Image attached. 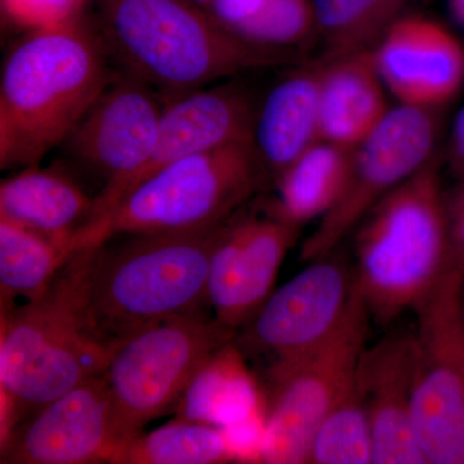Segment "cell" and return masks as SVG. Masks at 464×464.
Segmentation results:
<instances>
[{
    "label": "cell",
    "mask_w": 464,
    "mask_h": 464,
    "mask_svg": "<svg viewBox=\"0 0 464 464\" xmlns=\"http://www.w3.org/2000/svg\"><path fill=\"white\" fill-rule=\"evenodd\" d=\"M307 463H373V433L359 368L346 392L317 427Z\"/></svg>",
    "instance_id": "25"
},
{
    "label": "cell",
    "mask_w": 464,
    "mask_h": 464,
    "mask_svg": "<svg viewBox=\"0 0 464 464\" xmlns=\"http://www.w3.org/2000/svg\"><path fill=\"white\" fill-rule=\"evenodd\" d=\"M92 248L76 253L41 298L2 315L0 447L45 405L105 374L121 344L101 335L88 311Z\"/></svg>",
    "instance_id": "1"
},
{
    "label": "cell",
    "mask_w": 464,
    "mask_h": 464,
    "mask_svg": "<svg viewBox=\"0 0 464 464\" xmlns=\"http://www.w3.org/2000/svg\"><path fill=\"white\" fill-rule=\"evenodd\" d=\"M450 8L458 23L464 26V0H451Z\"/></svg>",
    "instance_id": "32"
},
{
    "label": "cell",
    "mask_w": 464,
    "mask_h": 464,
    "mask_svg": "<svg viewBox=\"0 0 464 464\" xmlns=\"http://www.w3.org/2000/svg\"><path fill=\"white\" fill-rule=\"evenodd\" d=\"M373 53L382 82L402 105L435 108L464 83L463 45L430 18H398Z\"/></svg>",
    "instance_id": "15"
},
{
    "label": "cell",
    "mask_w": 464,
    "mask_h": 464,
    "mask_svg": "<svg viewBox=\"0 0 464 464\" xmlns=\"http://www.w3.org/2000/svg\"><path fill=\"white\" fill-rule=\"evenodd\" d=\"M256 111L252 99L234 84L207 85L164 100L157 142L148 163L128 182L119 201L173 161L235 143H253Z\"/></svg>",
    "instance_id": "16"
},
{
    "label": "cell",
    "mask_w": 464,
    "mask_h": 464,
    "mask_svg": "<svg viewBox=\"0 0 464 464\" xmlns=\"http://www.w3.org/2000/svg\"><path fill=\"white\" fill-rule=\"evenodd\" d=\"M450 164L453 172L464 179V108L457 116L451 137Z\"/></svg>",
    "instance_id": "31"
},
{
    "label": "cell",
    "mask_w": 464,
    "mask_h": 464,
    "mask_svg": "<svg viewBox=\"0 0 464 464\" xmlns=\"http://www.w3.org/2000/svg\"><path fill=\"white\" fill-rule=\"evenodd\" d=\"M405 0H313L316 27L337 56L365 50L389 30Z\"/></svg>",
    "instance_id": "26"
},
{
    "label": "cell",
    "mask_w": 464,
    "mask_h": 464,
    "mask_svg": "<svg viewBox=\"0 0 464 464\" xmlns=\"http://www.w3.org/2000/svg\"><path fill=\"white\" fill-rule=\"evenodd\" d=\"M91 0H0L2 12L9 23L25 30L53 29L83 18Z\"/></svg>",
    "instance_id": "28"
},
{
    "label": "cell",
    "mask_w": 464,
    "mask_h": 464,
    "mask_svg": "<svg viewBox=\"0 0 464 464\" xmlns=\"http://www.w3.org/2000/svg\"><path fill=\"white\" fill-rule=\"evenodd\" d=\"M225 225L188 234L124 235L92 248L85 293L90 316L119 344L174 317L203 314L210 259Z\"/></svg>",
    "instance_id": "4"
},
{
    "label": "cell",
    "mask_w": 464,
    "mask_h": 464,
    "mask_svg": "<svg viewBox=\"0 0 464 464\" xmlns=\"http://www.w3.org/2000/svg\"><path fill=\"white\" fill-rule=\"evenodd\" d=\"M299 228L267 215L227 224L217 241L208 276V304L237 333L274 293L284 258Z\"/></svg>",
    "instance_id": "14"
},
{
    "label": "cell",
    "mask_w": 464,
    "mask_h": 464,
    "mask_svg": "<svg viewBox=\"0 0 464 464\" xmlns=\"http://www.w3.org/2000/svg\"><path fill=\"white\" fill-rule=\"evenodd\" d=\"M372 323L356 285L350 311L334 334L304 355L268 365L262 463H307L317 427L355 378Z\"/></svg>",
    "instance_id": "8"
},
{
    "label": "cell",
    "mask_w": 464,
    "mask_h": 464,
    "mask_svg": "<svg viewBox=\"0 0 464 464\" xmlns=\"http://www.w3.org/2000/svg\"><path fill=\"white\" fill-rule=\"evenodd\" d=\"M323 67L279 82L256 111L253 145L262 166L280 174L319 139Z\"/></svg>",
    "instance_id": "20"
},
{
    "label": "cell",
    "mask_w": 464,
    "mask_h": 464,
    "mask_svg": "<svg viewBox=\"0 0 464 464\" xmlns=\"http://www.w3.org/2000/svg\"><path fill=\"white\" fill-rule=\"evenodd\" d=\"M353 274L373 323L417 311L447 273V201L438 159L396 186L357 226Z\"/></svg>",
    "instance_id": "5"
},
{
    "label": "cell",
    "mask_w": 464,
    "mask_h": 464,
    "mask_svg": "<svg viewBox=\"0 0 464 464\" xmlns=\"http://www.w3.org/2000/svg\"><path fill=\"white\" fill-rule=\"evenodd\" d=\"M235 462L224 430L176 420L125 445L118 464H221Z\"/></svg>",
    "instance_id": "24"
},
{
    "label": "cell",
    "mask_w": 464,
    "mask_h": 464,
    "mask_svg": "<svg viewBox=\"0 0 464 464\" xmlns=\"http://www.w3.org/2000/svg\"><path fill=\"white\" fill-rule=\"evenodd\" d=\"M316 26L313 0H267L252 20L235 32L240 39L264 50L297 44Z\"/></svg>",
    "instance_id": "27"
},
{
    "label": "cell",
    "mask_w": 464,
    "mask_h": 464,
    "mask_svg": "<svg viewBox=\"0 0 464 464\" xmlns=\"http://www.w3.org/2000/svg\"><path fill=\"white\" fill-rule=\"evenodd\" d=\"M355 289L353 266L337 250L308 262L237 331L235 344L244 355L264 356L270 364L304 355L338 331Z\"/></svg>",
    "instance_id": "12"
},
{
    "label": "cell",
    "mask_w": 464,
    "mask_h": 464,
    "mask_svg": "<svg viewBox=\"0 0 464 464\" xmlns=\"http://www.w3.org/2000/svg\"><path fill=\"white\" fill-rule=\"evenodd\" d=\"M109 54L84 18L26 33L0 74V168L38 166L65 143L112 74Z\"/></svg>",
    "instance_id": "2"
},
{
    "label": "cell",
    "mask_w": 464,
    "mask_h": 464,
    "mask_svg": "<svg viewBox=\"0 0 464 464\" xmlns=\"http://www.w3.org/2000/svg\"><path fill=\"white\" fill-rule=\"evenodd\" d=\"M96 198L90 197L72 174L57 167L23 168L0 185V217L48 239L83 249L82 235Z\"/></svg>",
    "instance_id": "18"
},
{
    "label": "cell",
    "mask_w": 464,
    "mask_h": 464,
    "mask_svg": "<svg viewBox=\"0 0 464 464\" xmlns=\"http://www.w3.org/2000/svg\"><path fill=\"white\" fill-rule=\"evenodd\" d=\"M430 110L401 103L353 150L344 190L302 244V262L335 252L382 198L433 157L436 121Z\"/></svg>",
    "instance_id": "10"
},
{
    "label": "cell",
    "mask_w": 464,
    "mask_h": 464,
    "mask_svg": "<svg viewBox=\"0 0 464 464\" xmlns=\"http://www.w3.org/2000/svg\"><path fill=\"white\" fill-rule=\"evenodd\" d=\"M267 0H210L207 11L231 33L252 20Z\"/></svg>",
    "instance_id": "30"
},
{
    "label": "cell",
    "mask_w": 464,
    "mask_h": 464,
    "mask_svg": "<svg viewBox=\"0 0 464 464\" xmlns=\"http://www.w3.org/2000/svg\"><path fill=\"white\" fill-rule=\"evenodd\" d=\"M78 250L0 217V304L2 315L41 298Z\"/></svg>",
    "instance_id": "23"
},
{
    "label": "cell",
    "mask_w": 464,
    "mask_h": 464,
    "mask_svg": "<svg viewBox=\"0 0 464 464\" xmlns=\"http://www.w3.org/2000/svg\"><path fill=\"white\" fill-rule=\"evenodd\" d=\"M353 150L326 141L314 143L277 174V198L268 215L298 228L325 216L344 190Z\"/></svg>",
    "instance_id": "22"
},
{
    "label": "cell",
    "mask_w": 464,
    "mask_h": 464,
    "mask_svg": "<svg viewBox=\"0 0 464 464\" xmlns=\"http://www.w3.org/2000/svg\"><path fill=\"white\" fill-rule=\"evenodd\" d=\"M0 448L2 463L118 464L124 444L116 432L105 374L45 405Z\"/></svg>",
    "instance_id": "13"
},
{
    "label": "cell",
    "mask_w": 464,
    "mask_h": 464,
    "mask_svg": "<svg viewBox=\"0 0 464 464\" xmlns=\"http://www.w3.org/2000/svg\"><path fill=\"white\" fill-rule=\"evenodd\" d=\"M192 2H195L197 5L207 9L208 5H209L210 0H192Z\"/></svg>",
    "instance_id": "33"
},
{
    "label": "cell",
    "mask_w": 464,
    "mask_h": 464,
    "mask_svg": "<svg viewBox=\"0 0 464 464\" xmlns=\"http://www.w3.org/2000/svg\"><path fill=\"white\" fill-rule=\"evenodd\" d=\"M261 167L252 142L173 161L128 192L88 232L85 246L124 235L188 234L227 224L255 194Z\"/></svg>",
    "instance_id": "6"
},
{
    "label": "cell",
    "mask_w": 464,
    "mask_h": 464,
    "mask_svg": "<svg viewBox=\"0 0 464 464\" xmlns=\"http://www.w3.org/2000/svg\"><path fill=\"white\" fill-rule=\"evenodd\" d=\"M373 51L337 56L323 67L320 81L319 139L355 149L390 111Z\"/></svg>",
    "instance_id": "19"
},
{
    "label": "cell",
    "mask_w": 464,
    "mask_h": 464,
    "mask_svg": "<svg viewBox=\"0 0 464 464\" xmlns=\"http://www.w3.org/2000/svg\"><path fill=\"white\" fill-rule=\"evenodd\" d=\"M449 257L447 271L464 276V179L447 201Z\"/></svg>",
    "instance_id": "29"
},
{
    "label": "cell",
    "mask_w": 464,
    "mask_h": 464,
    "mask_svg": "<svg viewBox=\"0 0 464 464\" xmlns=\"http://www.w3.org/2000/svg\"><path fill=\"white\" fill-rule=\"evenodd\" d=\"M413 372V333L387 335L362 357L374 464H429L414 431Z\"/></svg>",
    "instance_id": "17"
},
{
    "label": "cell",
    "mask_w": 464,
    "mask_h": 464,
    "mask_svg": "<svg viewBox=\"0 0 464 464\" xmlns=\"http://www.w3.org/2000/svg\"><path fill=\"white\" fill-rule=\"evenodd\" d=\"M110 60L163 100L276 63L192 0H92Z\"/></svg>",
    "instance_id": "3"
},
{
    "label": "cell",
    "mask_w": 464,
    "mask_h": 464,
    "mask_svg": "<svg viewBox=\"0 0 464 464\" xmlns=\"http://www.w3.org/2000/svg\"><path fill=\"white\" fill-rule=\"evenodd\" d=\"M235 335L215 316L195 314L150 326L119 344L105 377L124 448L146 424L176 411L200 366Z\"/></svg>",
    "instance_id": "7"
},
{
    "label": "cell",
    "mask_w": 464,
    "mask_h": 464,
    "mask_svg": "<svg viewBox=\"0 0 464 464\" xmlns=\"http://www.w3.org/2000/svg\"><path fill=\"white\" fill-rule=\"evenodd\" d=\"M266 411L267 398L232 341L200 366L177 404L176 418L227 429Z\"/></svg>",
    "instance_id": "21"
},
{
    "label": "cell",
    "mask_w": 464,
    "mask_h": 464,
    "mask_svg": "<svg viewBox=\"0 0 464 464\" xmlns=\"http://www.w3.org/2000/svg\"><path fill=\"white\" fill-rule=\"evenodd\" d=\"M415 313V435L430 464H464V276L447 271Z\"/></svg>",
    "instance_id": "9"
},
{
    "label": "cell",
    "mask_w": 464,
    "mask_h": 464,
    "mask_svg": "<svg viewBox=\"0 0 464 464\" xmlns=\"http://www.w3.org/2000/svg\"><path fill=\"white\" fill-rule=\"evenodd\" d=\"M163 108V97L154 88L121 72L67 137L63 146L70 154L103 183L83 239L114 209L125 186L148 163Z\"/></svg>",
    "instance_id": "11"
}]
</instances>
